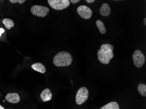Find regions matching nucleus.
Wrapping results in <instances>:
<instances>
[{
	"label": "nucleus",
	"mask_w": 146,
	"mask_h": 109,
	"mask_svg": "<svg viewBox=\"0 0 146 109\" xmlns=\"http://www.w3.org/2000/svg\"><path fill=\"white\" fill-rule=\"evenodd\" d=\"M31 11L33 15L38 17L44 18L47 15L50 11V9L46 7L39 5H35L32 7Z\"/></svg>",
	"instance_id": "5"
},
{
	"label": "nucleus",
	"mask_w": 146,
	"mask_h": 109,
	"mask_svg": "<svg viewBox=\"0 0 146 109\" xmlns=\"http://www.w3.org/2000/svg\"><path fill=\"white\" fill-rule=\"evenodd\" d=\"M111 9L109 4L107 3H104L102 5L99 12L102 16H108L111 13Z\"/></svg>",
	"instance_id": "10"
},
{
	"label": "nucleus",
	"mask_w": 146,
	"mask_h": 109,
	"mask_svg": "<svg viewBox=\"0 0 146 109\" xmlns=\"http://www.w3.org/2000/svg\"><path fill=\"white\" fill-rule=\"evenodd\" d=\"M144 23L145 25H146V18H145L144 19Z\"/></svg>",
	"instance_id": "20"
},
{
	"label": "nucleus",
	"mask_w": 146,
	"mask_h": 109,
	"mask_svg": "<svg viewBox=\"0 0 146 109\" xmlns=\"http://www.w3.org/2000/svg\"><path fill=\"white\" fill-rule=\"evenodd\" d=\"M0 109H5V108H4V107H3L2 106L0 105Z\"/></svg>",
	"instance_id": "21"
},
{
	"label": "nucleus",
	"mask_w": 146,
	"mask_h": 109,
	"mask_svg": "<svg viewBox=\"0 0 146 109\" xmlns=\"http://www.w3.org/2000/svg\"><path fill=\"white\" fill-rule=\"evenodd\" d=\"M88 3H93V2H95V0H86V1Z\"/></svg>",
	"instance_id": "19"
},
{
	"label": "nucleus",
	"mask_w": 146,
	"mask_h": 109,
	"mask_svg": "<svg viewBox=\"0 0 146 109\" xmlns=\"http://www.w3.org/2000/svg\"><path fill=\"white\" fill-rule=\"evenodd\" d=\"M97 26L99 29V32L102 34H104L106 32V29L105 27V24L104 23L100 20H98L96 22Z\"/></svg>",
	"instance_id": "13"
},
{
	"label": "nucleus",
	"mask_w": 146,
	"mask_h": 109,
	"mask_svg": "<svg viewBox=\"0 0 146 109\" xmlns=\"http://www.w3.org/2000/svg\"><path fill=\"white\" fill-rule=\"evenodd\" d=\"M4 32H5V30L3 28H0V37L1 36L2 34L4 33Z\"/></svg>",
	"instance_id": "18"
},
{
	"label": "nucleus",
	"mask_w": 146,
	"mask_h": 109,
	"mask_svg": "<svg viewBox=\"0 0 146 109\" xmlns=\"http://www.w3.org/2000/svg\"><path fill=\"white\" fill-rule=\"evenodd\" d=\"M3 23L5 26L6 28L9 30L11 28H13L15 25V23L13 20L8 18L3 19Z\"/></svg>",
	"instance_id": "14"
},
{
	"label": "nucleus",
	"mask_w": 146,
	"mask_h": 109,
	"mask_svg": "<svg viewBox=\"0 0 146 109\" xmlns=\"http://www.w3.org/2000/svg\"><path fill=\"white\" fill-rule=\"evenodd\" d=\"M79 15L84 19H88L92 15V11L91 9L86 5H81L77 10Z\"/></svg>",
	"instance_id": "7"
},
{
	"label": "nucleus",
	"mask_w": 146,
	"mask_h": 109,
	"mask_svg": "<svg viewBox=\"0 0 146 109\" xmlns=\"http://www.w3.org/2000/svg\"><path fill=\"white\" fill-rule=\"evenodd\" d=\"M5 99L9 103L16 104L19 103L20 97L18 93H9L6 96Z\"/></svg>",
	"instance_id": "8"
},
{
	"label": "nucleus",
	"mask_w": 146,
	"mask_h": 109,
	"mask_svg": "<svg viewBox=\"0 0 146 109\" xmlns=\"http://www.w3.org/2000/svg\"><path fill=\"white\" fill-rule=\"evenodd\" d=\"M9 1L12 3H19V4H21L24 3L26 1L25 0H10Z\"/></svg>",
	"instance_id": "16"
},
{
	"label": "nucleus",
	"mask_w": 146,
	"mask_h": 109,
	"mask_svg": "<svg viewBox=\"0 0 146 109\" xmlns=\"http://www.w3.org/2000/svg\"><path fill=\"white\" fill-rule=\"evenodd\" d=\"M100 109H120L119 104L116 102H111L105 105Z\"/></svg>",
	"instance_id": "12"
},
{
	"label": "nucleus",
	"mask_w": 146,
	"mask_h": 109,
	"mask_svg": "<svg viewBox=\"0 0 146 109\" xmlns=\"http://www.w3.org/2000/svg\"><path fill=\"white\" fill-rule=\"evenodd\" d=\"M48 4L52 9L56 10H62L69 6V0H48Z\"/></svg>",
	"instance_id": "3"
},
{
	"label": "nucleus",
	"mask_w": 146,
	"mask_h": 109,
	"mask_svg": "<svg viewBox=\"0 0 146 109\" xmlns=\"http://www.w3.org/2000/svg\"><path fill=\"white\" fill-rule=\"evenodd\" d=\"M133 59L135 66L137 68H141L145 61V57L143 52L140 50H137L133 55Z\"/></svg>",
	"instance_id": "6"
},
{
	"label": "nucleus",
	"mask_w": 146,
	"mask_h": 109,
	"mask_svg": "<svg viewBox=\"0 0 146 109\" xmlns=\"http://www.w3.org/2000/svg\"><path fill=\"white\" fill-rule=\"evenodd\" d=\"M80 1V0H70V1L72 4H76Z\"/></svg>",
	"instance_id": "17"
},
{
	"label": "nucleus",
	"mask_w": 146,
	"mask_h": 109,
	"mask_svg": "<svg viewBox=\"0 0 146 109\" xmlns=\"http://www.w3.org/2000/svg\"><path fill=\"white\" fill-rule=\"evenodd\" d=\"M138 91L143 96H146V86L143 83H141L138 87Z\"/></svg>",
	"instance_id": "15"
},
{
	"label": "nucleus",
	"mask_w": 146,
	"mask_h": 109,
	"mask_svg": "<svg viewBox=\"0 0 146 109\" xmlns=\"http://www.w3.org/2000/svg\"><path fill=\"white\" fill-rule=\"evenodd\" d=\"M89 91L85 87H82L79 89L76 96V102L77 104L81 105L85 103L88 98Z\"/></svg>",
	"instance_id": "4"
},
{
	"label": "nucleus",
	"mask_w": 146,
	"mask_h": 109,
	"mask_svg": "<svg viewBox=\"0 0 146 109\" xmlns=\"http://www.w3.org/2000/svg\"><path fill=\"white\" fill-rule=\"evenodd\" d=\"M40 97L44 102L50 100L52 97V93L50 90L48 88L45 89L41 93Z\"/></svg>",
	"instance_id": "9"
},
{
	"label": "nucleus",
	"mask_w": 146,
	"mask_h": 109,
	"mask_svg": "<svg viewBox=\"0 0 146 109\" xmlns=\"http://www.w3.org/2000/svg\"><path fill=\"white\" fill-rule=\"evenodd\" d=\"M113 46L110 44H104L101 46L100 49L97 52L98 59L102 63L108 64L114 57Z\"/></svg>",
	"instance_id": "1"
},
{
	"label": "nucleus",
	"mask_w": 146,
	"mask_h": 109,
	"mask_svg": "<svg viewBox=\"0 0 146 109\" xmlns=\"http://www.w3.org/2000/svg\"><path fill=\"white\" fill-rule=\"evenodd\" d=\"M73 57L66 51H61L56 54L53 59V63L57 67L68 66L72 63Z\"/></svg>",
	"instance_id": "2"
},
{
	"label": "nucleus",
	"mask_w": 146,
	"mask_h": 109,
	"mask_svg": "<svg viewBox=\"0 0 146 109\" xmlns=\"http://www.w3.org/2000/svg\"><path fill=\"white\" fill-rule=\"evenodd\" d=\"M31 67L35 71L41 73H44L46 71V67L41 63H37L33 64L32 65Z\"/></svg>",
	"instance_id": "11"
}]
</instances>
